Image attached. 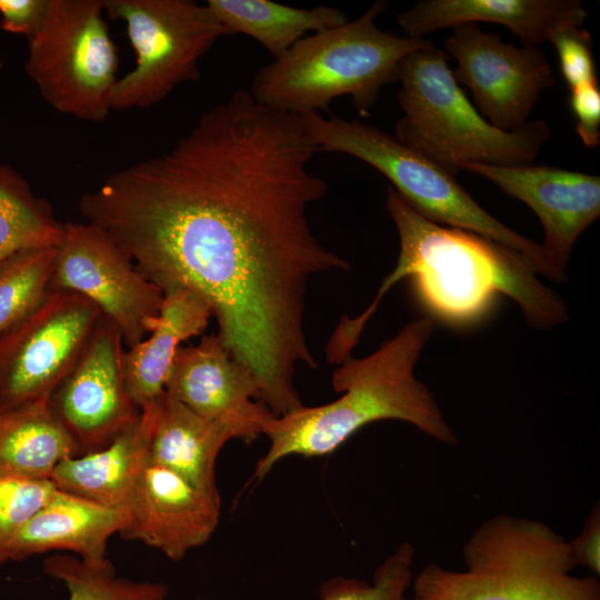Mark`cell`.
<instances>
[{"instance_id":"3957f363","label":"cell","mask_w":600,"mask_h":600,"mask_svg":"<svg viewBox=\"0 0 600 600\" xmlns=\"http://www.w3.org/2000/svg\"><path fill=\"white\" fill-rule=\"evenodd\" d=\"M433 330L431 318L413 320L369 356H350L338 364L331 383L342 396L274 417L263 433L269 448L257 462L252 479L261 480L289 456L330 454L358 430L379 420L404 421L441 443L458 444L433 393L414 376Z\"/></svg>"},{"instance_id":"5bb4252c","label":"cell","mask_w":600,"mask_h":600,"mask_svg":"<svg viewBox=\"0 0 600 600\" xmlns=\"http://www.w3.org/2000/svg\"><path fill=\"white\" fill-rule=\"evenodd\" d=\"M164 392L246 442L263 434L277 417L261 400L254 374L231 356L217 333L179 348Z\"/></svg>"},{"instance_id":"e0dca14e","label":"cell","mask_w":600,"mask_h":600,"mask_svg":"<svg viewBox=\"0 0 600 600\" xmlns=\"http://www.w3.org/2000/svg\"><path fill=\"white\" fill-rule=\"evenodd\" d=\"M587 10L578 0H423L398 14L409 38L442 28L493 22L507 27L524 46H539L568 26L583 27Z\"/></svg>"},{"instance_id":"5b68a950","label":"cell","mask_w":600,"mask_h":600,"mask_svg":"<svg viewBox=\"0 0 600 600\" xmlns=\"http://www.w3.org/2000/svg\"><path fill=\"white\" fill-rule=\"evenodd\" d=\"M448 58L434 43L403 58L398 72L403 117L394 137L453 176L473 163L532 164L551 128L540 119L518 131L493 127L457 82Z\"/></svg>"},{"instance_id":"603a6c76","label":"cell","mask_w":600,"mask_h":600,"mask_svg":"<svg viewBox=\"0 0 600 600\" xmlns=\"http://www.w3.org/2000/svg\"><path fill=\"white\" fill-rule=\"evenodd\" d=\"M207 7L228 30L258 41L273 59L283 56L308 32H320L349 21L329 6L294 8L269 0H208Z\"/></svg>"},{"instance_id":"4316f807","label":"cell","mask_w":600,"mask_h":600,"mask_svg":"<svg viewBox=\"0 0 600 600\" xmlns=\"http://www.w3.org/2000/svg\"><path fill=\"white\" fill-rule=\"evenodd\" d=\"M414 548L402 542L388 556L373 573L372 583L349 578L332 577L319 588L320 600H406L412 583Z\"/></svg>"},{"instance_id":"30bf717a","label":"cell","mask_w":600,"mask_h":600,"mask_svg":"<svg viewBox=\"0 0 600 600\" xmlns=\"http://www.w3.org/2000/svg\"><path fill=\"white\" fill-rule=\"evenodd\" d=\"M102 317L83 296L53 289L0 336V412L49 400L72 370Z\"/></svg>"},{"instance_id":"4dcf8cb0","label":"cell","mask_w":600,"mask_h":600,"mask_svg":"<svg viewBox=\"0 0 600 600\" xmlns=\"http://www.w3.org/2000/svg\"><path fill=\"white\" fill-rule=\"evenodd\" d=\"M50 0H0V28L32 39L40 30Z\"/></svg>"},{"instance_id":"4fadbf2b","label":"cell","mask_w":600,"mask_h":600,"mask_svg":"<svg viewBox=\"0 0 600 600\" xmlns=\"http://www.w3.org/2000/svg\"><path fill=\"white\" fill-rule=\"evenodd\" d=\"M123 344L119 329L102 314L80 359L49 399L80 454L104 448L140 417L123 378Z\"/></svg>"},{"instance_id":"f546056e","label":"cell","mask_w":600,"mask_h":600,"mask_svg":"<svg viewBox=\"0 0 600 600\" xmlns=\"http://www.w3.org/2000/svg\"><path fill=\"white\" fill-rule=\"evenodd\" d=\"M570 108L576 117V131L588 148L600 143V89L598 81L571 89Z\"/></svg>"},{"instance_id":"6da1fadb","label":"cell","mask_w":600,"mask_h":600,"mask_svg":"<svg viewBox=\"0 0 600 600\" xmlns=\"http://www.w3.org/2000/svg\"><path fill=\"white\" fill-rule=\"evenodd\" d=\"M317 152L301 117L237 90L169 150L79 199L87 222L148 280L209 303L222 344L277 417L303 406L298 367H317L304 329L309 281L350 269L309 223L328 190L310 170Z\"/></svg>"},{"instance_id":"9c48e42d","label":"cell","mask_w":600,"mask_h":600,"mask_svg":"<svg viewBox=\"0 0 600 600\" xmlns=\"http://www.w3.org/2000/svg\"><path fill=\"white\" fill-rule=\"evenodd\" d=\"M104 11L124 22L136 54L133 69L116 83L112 110L152 107L197 80L200 59L230 36L207 4L192 0H104Z\"/></svg>"},{"instance_id":"9a60e30c","label":"cell","mask_w":600,"mask_h":600,"mask_svg":"<svg viewBox=\"0 0 600 600\" xmlns=\"http://www.w3.org/2000/svg\"><path fill=\"white\" fill-rule=\"evenodd\" d=\"M121 536L179 561L214 533L221 512L218 488L198 487L149 460L126 508Z\"/></svg>"},{"instance_id":"484cf974","label":"cell","mask_w":600,"mask_h":600,"mask_svg":"<svg viewBox=\"0 0 600 600\" xmlns=\"http://www.w3.org/2000/svg\"><path fill=\"white\" fill-rule=\"evenodd\" d=\"M56 248L19 252L0 266V336L33 312L52 290Z\"/></svg>"},{"instance_id":"f1b7e54d","label":"cell","mask_w":600,"mask_h":600,"mask_svg":"<svg viewBox=\"0 0 600 600\" xmlns=\"http://www.w3.org/2000/svg\"><path fill=\"white\" fill-rule=\"evenodd\" d=\"M558 53L561 73L569 90L597 81L591 37L581 27L568 26L549 40Z\"/></svg>"},{"instance_id":"7a4b0ae2","label":"cell","mask_w":600,"mask_h":600,"mask_svg":"<svg viewBox=\"0 0 600 600\" xmlns=\"http://www.w3.org/2000/svg\"><path fill=\"white\" fill-rule=\"evenodd\" d=\"M387 209L399 234L397 263L362 313L341 318L326 348L330 363H341L351 356L383 297L406 278L420 303L451 326L479 321L499 293L519 306L533 329H550L569 319L566 302L537 278L532 264L520 253L426 218L391 186Z\"/></svg>"},{"instance_id":"d4e9b609","label":"cell","mask_w":600,"mask_h":600,"mask_svg":"<svg viewBox=\"0 0 600 600\" xmlns=\"http://www.w3.org/2000/svg\"><path fill=\"white\" fill-rule=\"evenodd\" d=\"M43 570L63 583L67 600H164L169 592L162 582L118 577L110 561L91 566L78 557L57 553L44 560Z\"/></svg>"},{"instance_id":"52a82bcc","label":"cell","mask_w":600,"mask_h":600,"mask_svg":"<svg viewBox=\"0 0 600 600\" xmlns=\"http://www.w3.org/2000/svg\"><path fill=\"white\" fill-rule=\"evenodd\" d=\"M461 552L466 570L426 566L412 580L411 600H540L576 566L562 536L506 513L479 524Z\"/></svg>"},{"instance_id":"7c38bea8","label":"cell","mask_w":600,"mask_h":600,"mask_svg":"<svg viewBox=\"0 0 600 600\" xmlns=\"http://www.w3.org/2000/svg\"><path fill=\"white\" fill-rule=\"evenodd\" d=\"M446 50L457 61V82L470 90L480 114L502 131L522 129L541 93L556 83L538 46L506 43L476 23L454 27Z\"/></svg>"},{"instance_id":"7402d4cb","label":"cell","mask_w":600,"mask_h":600,"mask_svg":"<svg viewBox=\"0 0 600 600\" xmlns=\"http://www.w3.org/2000/svg\"><path fill=\"white\" fill-rule=\"evenodd\" d=\"M80 451L52 412L49 400L0 412V474L50 480L54 469Z\"/></svg>"},{"instance_id":"8fae6325","label":"cell","mask_w":600,"mask_h":600,"mask_svg":"<svg viewBox=\"0 0 600 600\" xmlns=\"http://www.w3.org/2000/svg\"><path fill=\"white\" fill-rule=\"evenodd\" d=\"M51 288L79 293L93 302L131 348L152 330L163 291L148 280L100 228L64 224L56 248Z\"/></svg>"},{"instance_id":"ffe728a7","label":"cell","mask_w":600,"mask_h":600,"mask_svg":"<svg viewBox=\"0 0 600 600\" xmlns=\"http://www.w3.org/2000/svg\"><path fill=\"white\" fill-rule=\"evenodd\" d=\"M150 422L146 407L139 419L108 446L64 460L50 480L57 489L126 511L148 461Z\"/></svg>"},{"instance_id":"1f68e13d","label":"cell","mask_w":600,"mask_h":600,"mask_svg":"<svg viewBox=\"0 0 600 600\" xmlns=\"http://www.w3.org/2000/svg\"><path fill=\"white\" fill-rule=\"evenodd\" d=\"M569 546L576 564H583L599 574L600 572V513L594 507L589 514L581 533Z\"/></svg>"},{"instance_id":"ac0fdd59","label":"cell","mask_w":600,"mask_h":600,"mask_svg":"<svg viewBox=\"0 0 600 600\" xmlns=\"http://www.w3.org/2000/svg\"><path fill=\"white\" fill-rule=\"evenodd\" d=\"M126 512L54 489L24 523L10 548V561L50 551H70L91 566L104 564L111 536L121 533Z\"/></svg>"},{"instance_id":"ba28073f","label":"cell","mask_w":600,"mask_h":600,"mask_svg":"<svg viewBox=\"0 0 600 600\" xmlns=\"http://www.w3.org/2000/svg\"><path fill=\"white\" fill-rule=\"evenodd\" d=\"M104 13V0H50L28 40L24 72L57 112L102 122L112 110L119 58Z\"/></svg>"},{"instance_id":"d6a6232c","label":"cell","mask_w":600,"mask_h":600,"mask_svg":"<svg viewBox=\"0 0 600 600\" xmlns=\"http://www.w3.org/2000/svg\"><path fill=\"white\" fill-rule=\"evenodd\" d=\"M2 68H3V57L0 52V71L2 70Z\"/></svg>"},{"instance_id":"8992f818","label":"cell","mask_w":600,"mask_h":600,"mask_svg":"<svg viewBox=\"0 0 600 600\" xmlns=\"http://www.w3.org/2000/svg\"><path fill=\"white\" fill-rule=\"evenodd\" d=\"M318 151L341 152L370 164L426 218L491 239L523 256L536 273L564 282L567 273L549 259L541 243L516 232L488 213L454 176L401 143L394 136L358 120L301 116Z\"/></svg>"},{"instance_id":"44dd1931","label":"cell","mask_w":600,"mask_h":600,"mask_svg":"<svg viewBox=\"0 0 600 600\" xmlns=\"http://www.w3.org/2000/svg\"><path fill=\"white\" fill-rule=\"evenodd\" d=\"M146 407L151 418L149 460L198 487L217 488L216 462L226 443L234 439L231 431L197 414L166 392Z\"/></svg>"},{"instance_id":"83f0119b","label":"cell","mask_w":600,"mask_h":600,"mask_svg":"<svg viewBox=\"0 0 600 600\" xmlns=\"http://www.w3.org/2000/svg\"><path fill=\"white\" fill-rule=\"evenodd\" d=\"M51 480H26L0 474V564L10 561L11 544L24 523L48 501Z\"/></svg>"},{"instance_id":"2e32d148","label":"cell","mask_w":600,"mask_h":600,"mask_svg":"<svg viewBox=\"0 0 600 600\" xmlns=\"http://www.w3.org/2000/svg\"><path fill=\"white\" fill-rule=\"evenodd\" d=\"M463 170L488 179L529 206L543 228V250L566 272L576 241L600 214L599 176L534 164L473 163Z\"/></svg>"},{"instance_id":"277c9868","label":"cell","mask_w":600,"mask_h":600,"mask_svg":"<svg viewBox=\"0 0 600 600\" xmlns=\"http://www.w3.org/2000/svg\"><path fill=\"white\" fill-rule=\"evenodd\" d=\"M386 8L387 1L378 0L353 21L303 37L257 71L250 93L300 117L350 96L359 114L368 116L381 89L398 81L403 58L433 43L381 30L376 19Z\"/></svg>"},{"instance_id":"d6986e66","label":"cell","mask_w":600,"mask_h":600,"mask_svg":"<svg viewBox=\"0 0 600 600\" xmlns=\"http://www.w3.org/2000/svg\"><path fill=\"white\" fill-rule=\"evenodd\" d=\"M210 317L209 303L197 292L184 287L163 290L160 312L147 339L122 353L126 387L140 411L164 392L181 343L201 334Z\"/></svg>"},{"instance_id":"cb8c5ba5","label":"cell","mask_w":600,"mask_h":600,"mask_svg":"<svg viewBox=\"0 0 600 600\" xmlns=\"http://www.w3.org/2000/svg\"><path fill=\"white\" fill-rule=\"evenodd\" d=\"M64 224L12 167L0 163V266L14 254L57 248Z\"/></svg>"}]
</instances>
